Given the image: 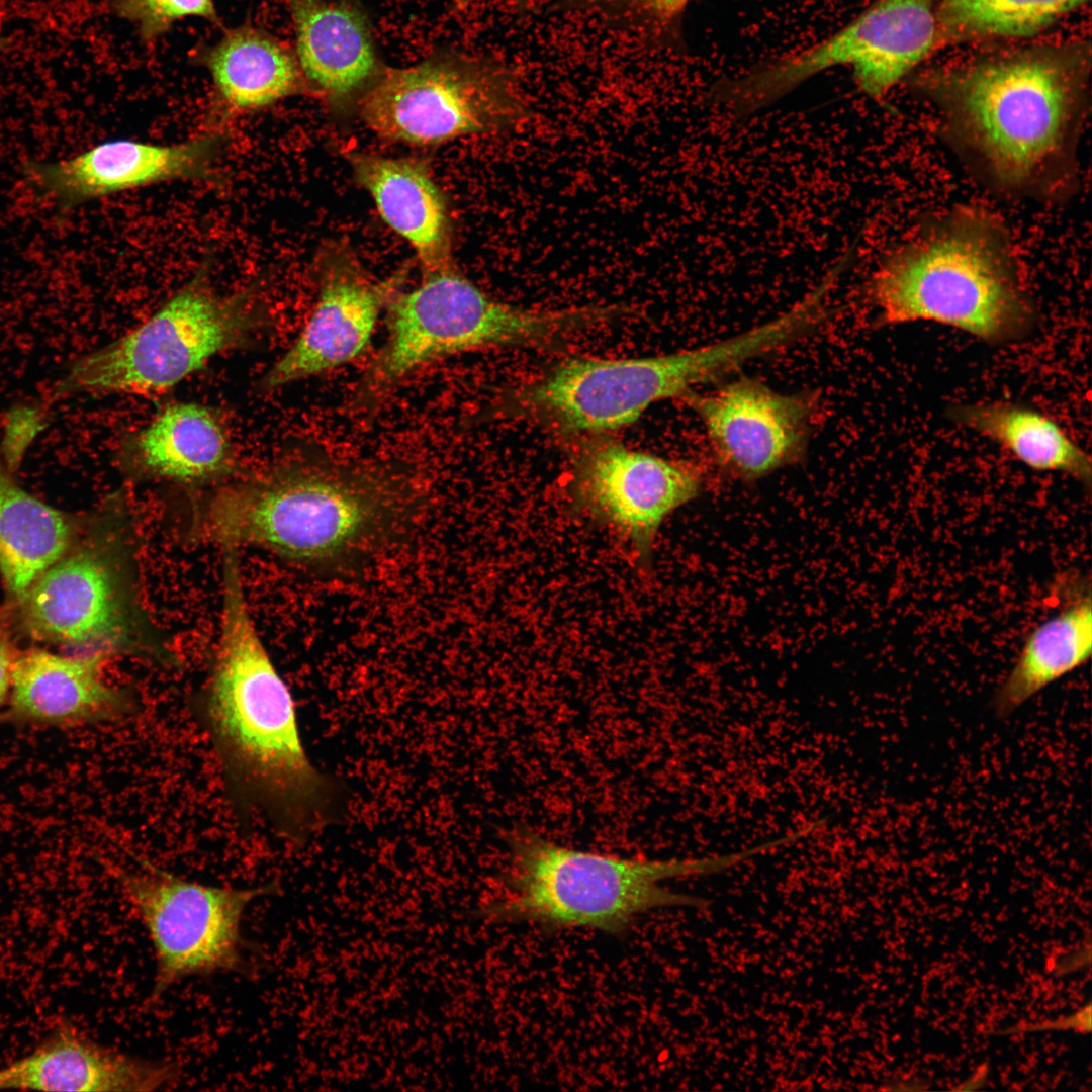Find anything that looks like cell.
<instances>
[{
  "label": "cell",
  "instance_id": "cell-14",
  "mask_svg": "<svg viewBox=\"0 0 1092 1092\" xmlns=\"http://www.w3.org/2000/svg\"><path fill=\"white\" fill-rule=\"evenodd\" d=\"M684 399L702 422L717 465L743 482L801 462L820 407L816 391L784 393L743 375Z\"/></svg>",
  "mask_w": 1092,
  "mask_h": 1092
},
{
  "label": "cell",
  "instance_id": "cell-28",
  "mask_svg": "<svg viewBox=\"0 0 1092 1092\" xmlns=\"http://www.w3.org/2000/svg\"><path fill=\"white\" fill-rule=\"evenodd\" d=\"M116 14L133 23L143 40L166 32L178 19L198 16L217 22L212 0H115Z\"/></svg>",
  "mask_w": 1092,
  "mask_h": 1092
},
{
  "label": "cell",
  "instance_id": "cell-25",
  "mask_svg": "<svg viewBox=\"0 0 1092 1092\" xmlns=\"http://www.w3.org/2000/svg\"><path fill=\"white\" fill-rule=\"evenodd\" d=\"M948 415L957 424L1001 446L1028 468L1066 474L1090 492L1089 455L1049 415L1006 401L957 404Z\"/></svg>",
  "mask_w": 1092,
  "mask_h": 1092
},
{
  "label": "cell",
  "instance_id": "cell-8",
  "mask_svg": "<svg viewBox=\"0 0 1092 1092\" xmlns=\"http://www.w3.org/2000/svg\"><path fill=\"white\" fill-rule=\"evenodd\" d=\"M744 360L735 337L653 357L571 358L511 389L490 414L532 419L566 436L598 434L632 424L659 400L684 398L720 380Z\"/></svg>",
  "mask_w": 1092,
  "mask_h": 1092
},
{
  "label": "cell",
  "instance_id": "cell-21",
  "mask_svg": "<svg viewBox=\"0 0 1092 1092\" xmlns=\"http://www.w3.org/2000/svg\"><path fill=\"white\" fill-rule=\"evenodd\" d=\"M123 460L141 475L202 483L226 475L234 464L230 438L209 407L166 406L125 445Z\"/></svg>",
  "mask_w": 1092,
  "mask_h": 1092
},
{
  "label": "cell",
  "instance_id": "cell-11",
  "mask_svg": "<svg viewBox=\"0 0 1092 1092\" xmlns=\"http://www.w3.org/2000/svg\"><path fill=\"white\" fill-rule=\"evenodd\" d=\"M118 881L153 947L152 1002L186 978L253 973L243 919L253 901L274 893V884L253 888L207 885L146 859H138V868L121 871Z\"/></svg>",
  "mask_w": 1092,
  "mask_h": 1092
},
{
  "label": "cell",
  "instance_id": "cell-4",
  "mask_svg": "<svg viewBox=\"0 0 1092 1092\" xmlns=\"http://www.w3.org/2000/svg\"><path fill=\"white\" fill-rule=\"evenodd\" d=\"M866 293L880 325L933 322L993 344L1026 337L1037 317L1007 228L979 206L922 218L882 255Z\"/></svg>",
  "mask_w": 1092,
  "mask_h": 1092
},
{
  "label": "cell",
  "instance_id": "cell-3",
  "mask_svg": "<svg viewBox=\"0 0 1092 1092\" xmlns=\"http://www.w3.org/2000/svg\"><path fill=\"white\" fill-rule=\"evenodd\" d=\"M1078 81L1059 61L1026 54L968 67L928 94L941 113L940 139L988 188L1061 204L1079 187Z\"/></svg>",
  "mask_w": 1092,
  "mask_h": 1092
},
{
  "label": "cell",
  "instance_id": "cell-18",
  "mask_svg": "<svg viewBox=\"0 0 1092 1092\" xmlns=\"http://www.w3.org/2000/svg\"><path fill=\"white\" fill-rule=\"evenodd\" d=\"M181 1077L177 1063L101 1045L63 1025L30 1054L0 1068V1090L156 1091Z\"/></svg>",
  "mask_w": 1092,
  "mask_h": 1092
},
{
  "label": "cell",
  "instance_id": "cell-29",
  "mask_svg": "<svg viewBox=\"0 0 1092 1092\" xmlns=\"http://www.w3.org/2000/svg\"><path fill=\"white\" fill-rule=\"evenodd\" d=\"M44 427L46 415L39 405L17 404L7 413L0 455L12 472L17 471L27 449Z\"/></svg>",
  "mask_w": 1092,
  "mask_h": 1092
},
{
  "label": "cell",
  "instance_id": "cell-22",
  "mask_svg": "<svg viewBox=\"0 0 1092 1092\" xmlns=\"http://www.w3.org/2000/svg\"><path fill=\"white\" fill-rule=\"evenodd\" d=\"M357 180L373 197L382 218L415 249L425 272L451 266V230L444 198L419 164L357 154Z\"/></svg>",
  "mask_w": 1092,
  "mask_h": 1092
},
{
  "label": "cell",
  "instance_id": "cell-31",
  "mask_svg": "<svg viewBox=\"0 0 1092 1092\" xmlns=\"http://www.w3.org/2000/svg\"><path fill=\"white\" fill-rule=\"evenodd\" d=\"M1024 1030H1068L1086 1033L1091 1030V1005L1083 1007L1075 1013L1055 1021H1049L1032 1026H1025Z\"/></svg>",
  "mask_w": 1092,
  "mask_h": 1092
},
{
  "label": "cell",
  "instance_id": "cell-9",
  "mask_svg": "<svg viewBox=\"0 0 1092 1092\" xmlns=\"http://www.w3.org/2000/svg\"><path fill=\"white\" fill-rule=\"evenodd\" d=\"M260 320L251 289L219 295L201 271L143 324L74 360L51 397L163 391L242 343Z\"/></svg>",
  "mask_w": 1092,
  "mask_h": 1092
},
{
  "label": "cell",
  "instance_id": "cell-16",
  "mask_svg": "<svg viewBox=\"0 0 1092 1092\" xmlns=\"http://www.w3.org/2000/svg\"><path fill=\"white\" fill-rule=\"evenodd\" d=\"M397 280L372 282L346 264L323 275L318 299L290 348L268 370L261 388L280 386L346 364L367 347Z\"/></svg>",
  "mask_w": 1092,
  "mask_h": 1092
},
{
  "label": "cell",
  "instance_id": "cell-19",
  "mask_svg": "<svg viewBox=\"0 0 1092 1092\" xmlns=\"http://www.w3.org/2000/svg\"><path fill=\"white\" fill-rule=\"evenodd\" d=\"M294 23L297 60L307 81L332 97L366 89L384 68L370 24L347 0H286Z\"/></svg>",
  "mask_w": 1092,
  "mask_h": 1092
},
{
  "label": "cell",
  "instance_id": "cell-15",
  "mask_svg": "<svg viewBox=\"0 0 1092 1092\" xmlns=\"http://www.w3.org/2000/svg\"><path fill=\"white\" fill-rule=\"evenodd\" d=\"M223 146L224 136L218 131L171 145L111 140L63 161H27L23 173L40 194L69 209L160 182L208 179Z\"/></svg>",
  "mask_w": 1092,
  "mask_h": 1092
},
{
  "label": "cell",
  "instance_id": "cell-20",
  "mask_svg": "<svg viewBox=\"0 0 1092 1092\" xmlns=\"http://www.w3.org/2000/svg\"><path fill=\"white\" fill-rule=\"evenodd\" d=\"M1057 587L1061 608L1026 637L1017 659L995 690L991 706L999 718L1073 672L1092 653V596L1089 577L1066 575Z\"/></svg>",
  "mask_w": 1092,
  "mask_h": 1092
},
{
  "label": "cell",
  "instance_id": "cell-23",
  "mask_svg": "<svg viewBox=\"0 0 1092 1092\" xmlns=\"http://www.w3.org/2000/svg\"><path fill=\"white\" fill-rule=\"evenodd\" d=\"M232 111L262 109L308 89L297 57L270 33L243 25L197 55Z\"/></svg>",
  "mask_w": 1092,
  "mask_h": 1092
},
{
  "label": "cell",
  "instance_id": "cell-32",
  "mask_svg": "<svg viewBox=\"0 0 1092 1092\" xmlns=\"http://www.w3.org/2000/svg\"><path fill=\"white\" fill-rule=\"evenodd\" d=\"M473 1H477V0H459V6H467L470 3H472ZM506 1H508L509 3L515 5L519 9H526L528 7L529 2H530V0H506Z\"/></svg>",
  "mask_w": 1092,
  "mask_h": 1092
},
{
  "label": "cell",
  "instance_id": "cell-5",
  "mask_svg": "<svg viewBox=\"0 0 1092 1092\" xmlns=\"http://www.w3.org/2000/svg\"><path fill=\"white\" fill-rule=\"evenodd\" d=\"M14 606L16 622L27 636L68 655L126 656L165 668L181 666L143 603L134 519L121 495L87 516L71 548Z\"/></svg>",
  "mask_w": 1092,
  "mask_h": 1092
},
{
  "label": "cell",
  "instance_id": "cell-26",
  "mask_svg": "<svg viewBox=\"0 0 1092 1092\" xmlns=\"http://www.w3.org/2000/svg\"><path fill=\"white\" fill-rule=\"evenodd\" d=\"M1089 0H941L937 25L953 38L1035 34Z\"/></svg>",
  "mask_w": 1092,
  "mask_h": 1092
},
{
  "label": "cell",
  "instance_id": "cell-27",
  "mask_svg": "<svg viewBox=\"0 0 1092 1092\" xmlns=\"http://www.w3.org/2000/svg\"><path fill=\"white\" fill-rule=\"evenodd\" d=\"M693 0H557L563 10L599 15L647 46L671 52L685 49L682 18Z\"/></svg>",
  "mask_w": 1092,
  "mask_h": 1092
},
{
  "label": "cell",
  "instance_id": "cell-7",
  "mask_svg": "<svg viewBox=\"0 0 1092 1092\" xmlns=\"http://www.w3.org/2000/svg\"><path fill=\"white\" fill-rule=\"evenodd\" d=\"M613 317L610 306L534 310L497 301L452 266L390 300L386 340L360 382L372 408L413 371L446 356L491 347L544 348Z\"/></svg>",
  "mask_w": 1092,
  "mask_h": 1092
},
{
  "label": "cell",
  "instance_id": "cell-33",
  "mask_svg": "<svg viewBox=\"0 0 1092 1092\" xmlns=\"http://www.w3.org/2000/svg\"><path fill=\"white\" fill-rule=\"evenodd\" d=\"M2 43H3V40H2L1 38H0V46H1Z\"/></svg>",
  "mask_w": 1092,
  "mask_h": 1092
},
{
  "label": "cell",
  "instance_id": "cell-12",
  "mask_svg": "<svg viewBox=\"0 0 1092 1092\" xmlns=\"http://www.w3.org/2000/svg\"><path fill=\"white\" fill-rule=\"evenodd\" d=\"M935 6L936 0H875L823 40L747 69L746 94L765 108L810 78L843 66L851 69L859 91L880 99L931 51Z\"/></svg>",
  "mask_w": 1092,
  "mask_h": 1092
},
{
  "label": "cell",
  "instance_id": "cell-1",
  "mask_svg": "<svg viewBox=\"0 0 1092 1092\" xmlns=\"http://www.w3.org/2000/svg\"><path fill=\"white\" fill-rule=\"evenodd\" d=\"M417 507L403 474L300 451L212 488L192 507L190 536L255 546L323 575L348 573L405 527Z\"/></svg>",
  "mask_w": 1092,
  "mask_h": 1092
},
{
  "label": "cell",
  "instance_id": "cell-10",
  "mask_svg": "<svg viewBox=\"0 0 1092 1092\" xmlns=\"http://www.w3.org/2000/svg\"><path fill=\"white\" fill-rule=\"evenodd\" d=\"M519 84L502 62L438 51L412 67H384L364 90L360 113L382 138L439 144L519 126L531 113Z\"/></svg>",
  "mask_w": 1092,
  "mask_h": 1092
},
{
  "label": "cell",
  "instance_id": "cell-24",
  "mask_svg": "<svg viewBox=\"0 0 1092 1092\" xmlns=\"http://www.w3.org/2000/svg\"><path fill=\"white\" fill-rule=\"evenodd\" d=\"M86 519L26 491L0 455V574L14 602L71 548Z\"/></svg>",
  "mask_w": 1092,
  "mask_h": 1092
},
{
  "label": "cell",
  "instance_id": "cell-2",
  "mask_svg": "<svg viewBox=\"0 0 1092 1092\" xmlns=\"http://www.w3.org/2000/svg\"><path fill=\"white\" fill-rule=\"evenodd\" d=\"M221 576L218 641L194 708L234 799L300 843L333 817L337 786L306 754L293 697L250 615L238 551L222 552Z\"/></svg>",
  "mask_w": 1092,
  "mask_h": 1092
},
{
  "label": "cell",
  "instance_id": "cell-6",
  "mask_svg": "<svg viewBox=\"0 0 1092 1092\" xmlns=\"http://www.w3.org/2000/svg\"><path fill=\"white\" fill-rule=\"evenodd\" d=\"M504 893L480 915L495 922H528L545 931L590 928L625 934L639 917L665 907L704 908L706 900L661 882L718 873L762 852L760 845L697 859L626 858L555 843L526 825L508 834Z\"/></svg>",
  "mask_w": 1092,
  "mask_h": 1092
},
{
  "label": "cell",
  "instance_id": "cell-13",
  "mask_svg": "<svg viewBox=\"0 0 1092 1092\" xmlns=\"http://www.w3.org/2000/svg\"><path fill=\"white\" fill-rule=\"evenodd\" d=\"M703 482L702 470L690 462L594 439L575 457L569 494L573 512L613 528L646 567L660 525L696 498Z\"/></svg>",
  "mask_w": 1092,
  "mask_h": 1092
},
{
  "label": "cell",
  "instance_id": "cell-30",
  "mask_svg": "<svg viewBox=\"0 0 1092 1092\" xmlns=\"http://www.w3.org/2000/svg\"><path fill=\"white\" fill-rule=\"evenodd\" d=\"M16 655L8 624L0 617V710L9 697Z\"/></svg>",
  "mask_w": 1092,
  "mask_h": 1092
},
{
  "label": "cell",
  "instance_id": "cell-17",
  "mask_svg": "<svg viewBox=\"0 0 1092 1092\" xmlns=\"http://www.w3.org/2000/svg\"><path fill=\"white\" fill-rule=\"evenodd\" d=\"M102 655L19 652L12 667L7 718L17 723L72 725L120 720L139 710L136 694L103 678Z\"/></svg>",
  "mask_w": 1092,
  "mask_h": 1092
}]
</instances>
